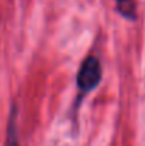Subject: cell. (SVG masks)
I'll list each match as a JSON object with an SVG mask.
<instances>
[{"instance_id":"cell-3","label":"cell","mask_w":145,"mask_h":146,"mask_svg":"<svg viewBox=\"0 0 145 146\" xmlns=\"http://www.w3.org/2000/svg\"><path fill=\"white\" fill-rule=\"evenodd\" d=\"M9 146H19L17 145V142H16V135H14L13 128H11L10 132H9Z\"/></svg>"},{"instance_id":"cell-2","label":"cell","mask_w":145,"mask_h":146,"mask_svg":"<svg viewBox=\"0 0 145 146\" xmlns=\"http://www.w3.org/2000/svg\"><path fill=\"white\" fill-rule=\"evenodd\" d=\"M118 11L127 19H135V0H115Z\"/></svg>"},{"instance_id":"cell-1","label":"cell","mask_w":145,"mask_h":146,"mask_svg":"<svg viewBox=\"0 0 145 146\" xmlns=\"http://www.w3.org/2000/svg\"><path fill=\"white\" fill-rule=\"evenodd\" d=\"M101 75H102V71H101L100 61L97 60L96 57L90 55V57H87L83 61V64H81V67L78 70L77 85H78V88L83 92H90L91 90H94L100 84Z\"/></svg>"}]
</instances>
